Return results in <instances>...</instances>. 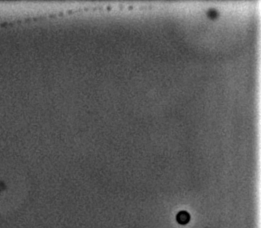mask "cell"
Wrapping results in <instances>:
<instances>
[{
  "instance_id": "cell-1",
  "label": "cell",
  "mask_w": 261,
  "mask_h": 228,
  "mask_svg": "<svg viewBox=\"0 0 261 228\" xmlns=\"http://www.w3.org/2000/svg\"><path fill=\"white\" fill-rule=\"evenodd\" d=\"M177 221H178L179 223L181 224V225H185V224L189 223V221L190 220V215L189 212H185V211H182V212H180L177 215Z\"/></svg>"
}]
</instances>
